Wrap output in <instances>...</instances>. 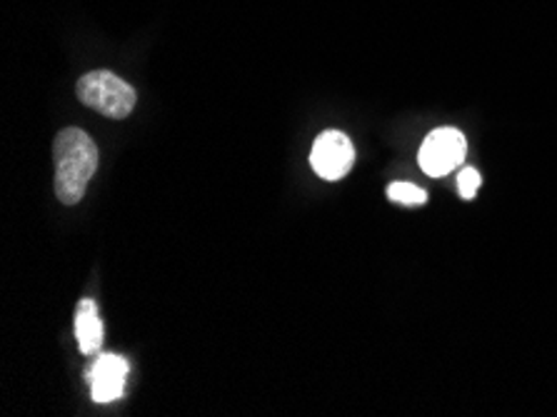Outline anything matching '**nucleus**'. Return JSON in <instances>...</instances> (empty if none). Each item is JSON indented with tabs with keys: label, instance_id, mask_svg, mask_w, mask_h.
I'll list each match as a JSON object with an SVG mask.
<instances>
[{
	"label": "nucleus",
	"instance_id": "0eeeda50",
	"mask_svg": "<svg viewBox=\"0 0 557 417\" xmlns=\"http://www.w3.org/2000/svg\"><path fill=\"white\" fill-rule=\"evenodd\" d=\"M387 198L400 206H425L428 193L412 183H393L387 185Z\"/></svg>",
	"mask_w": 557,
	"mask_h": 417
},
{
	"label": "nucleus",
	"instance_id": "20e7f679",
	"mask_svg": "<svg viewBox=\"0 0 557 417\" xmlns=\"http://www.w3.org/2000/svg\"><path fill=\"white\" fill-rule=\"evenodd\" d=\"M356 163V148L341 131H325L310 152V165L323 181H341Z\"/></svg>",
	"mask_w": 557,
	"mask_h": 417
},
{
	"label": "nucleus",
	"instance_id": "6e6552de",
	"mask_svg": "<svg viewBox=\"0 0 557 417\" xmlns=\"http://www.w3.org/2000/svg\"><path fill=\"white\" fill-rule=\"evenodd\" d=\"M480 173L475 168H462L460 175H458V188H460V195L466 200H472L480 191Z\"/></svg>",
	"mask_w": 557,
	"mask_h": 417
},
{
	"label": "nucleus",
	"instance_id": "f03ea898",
	"mask_svg": "<svg viewBox=\"0 0 557 417\" xmlns=\"http://www.w3.org/2000/svg\"><path fill=\"white\" fill-rule=\"evenodd\" d=\"M78 100L96 113L123 121L138 103V93L131 83L117 78L111 71H92L78 81Z\"/></svg>",
	"mask_w": 557,
	"mask_h": 417
},
{
	"label": "nucleus",
	"instance_id": "7ed1b4c3",
	"mask_svg": "<svg viewBox=\"0 0 557 417\" xmlns=\"http://www.w3.org/2000/svg\"><path fill=\"white\" fill-rule=\"evenodd\" d=\"M466 152H468L466 135L455 131V127H437V131H433L425 138L418 160H420V168H423V173L441 177L450 173V170L460 168L462 160H466Z\"/></svg>",
	"mask_w": 557,
	"mask_h": 417
},
{
	"label": "nucleus",
	"instance_id": "f257e3e1",
	"mask_svg": "<svg viewBox=\"0 0 557 417\" xmlns=\"http://www.w3.org/2000/svg\"><path fill=\"white\" fill-rule=\"evenodd\" d=\"M53 188L63 206H78L98 170V148L81 127H63L53 143Z\"/></svg>",
	"mask_w": 557,
	"mask_h": 417
},
{
	"label": "nucleus",
	"instance_id": "39448f33",
	"mask_svg": "<svg viewBox=\"0 0 557 417\" xmlns=\"http://www.w3.org/2000/svg\"><path fill=\"white\" fill-rule=\"evenodd\" d=\"M90 395L96 403H113L123 395L125 380H128V360L121 355H98L88 368Z\"/></svg>",
	"mask_w": 557,
	"mask_h": 417
},
{
	"label": "nucleus",
	"instance_id": "423d86ee",
	"mask_svg": "<svg viewBox=\"0 0 557 417\" xmlns=\"http://www.w3.org/2000/svg\"><path fill=\"white\" fill-rule=\"evenodd\" d=\"M75 335H78L81 353L86 355H96L103 345V322L98 318V305L88 297L75 308Z\"/></svg>",
	"mask_w": 557,
	"mask_h": 417
}]
</instances>
